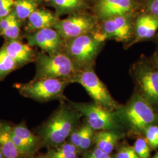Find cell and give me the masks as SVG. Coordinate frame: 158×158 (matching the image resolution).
<instances>
[{
  "instance_id": "6da1fadb",
  "label": "cell",
  "mask_w": 158,
  "mask_h": 158,
  "mask_svg": "<svg viewBox=\"0 0 158 158\" xmlns=\"http://www.w3.org/2000/svg\"><path fill=\"white\" fill-rule=\"evenodd\" d=\"M81 115L70 105L61 104L37 131L42 144L53 148L62 144L76 129Z\"/></svg>"
},
{
  "instance_id": "7a4b0ae2",
  "label": "cell",
  "mask_w": 158,
  "mask_h": 158,
  "mask_svg": "<svg viewBox=\"0 0 158 158\" xmlns=\"http://www.w3.org/2000/svg\"><path fill=\"white\" fill-rule=\"evenodd\" d=\"M123 119L136 132H144L152 125L158 124V112L136 90L127 104L116 110Z\"/></svg>"
},
{
  "instance_id": "3957f363",
  "label": "cell",
  "mask_w": 158,
  "mask_h": 158,
  "mask_svg": "<svg viewBox=\"0 0 158 158\" xmlns=\"http://www.w3.org/2000/svg\"><path fill=\"white\" fill-rule=\"evenodd\" d=\"M105 41L96 34H85L65 40L63 52L73 61L79 70L94 67L96 59Z\"/></svg>"
},
{
  "instance_id": "277c9868",
  "label": "cell",
  "mask_w": 158,
  "mask_h": 158,
  "mask_svg": "<svg viewBox=\"0 0 158 158\" xmlns=\"http://www.w3.org/2000/svg\"><path fill=\"white\" fill-rule=\"evenodd\" d=\"M136 90L158 112V71L149 58L142 55L130 69Z\"/></svg>"
},
{
  "instance_id": "5b68a950",
  "label": "cell",
  "mask_w": 158,
  "mask_h": 158,
  "mask_svg": "<svg viewBox=\"0 0 158 158\" xmlns=\"http://www.w3.org/2000/svg\"><path fill=\"white\" fill-rule=\"evenodd\" d=\"M79 69L72 59L63 51L56 54L45 52L39 55L36 61V73L34 80L43 78L70 80Z\"/></svg>"
},
{
  "instance_id": "8992f818",
  "label": "cell",
  "mask_w": 158,
  "mask_h": 158,
  "mask_svg": "<svg viewBox=\"0 0 158 158\" xmlns=\"http://www.w3.org/2000/svg\"><path fill=\"white\" fill-rule=\"evenodd\" d=\"M69 83L66 79L43 78L17 85L16 88L25 97L37 102H47L64 98L63 92Z\"/></svg>"
},
{
  "instance_id": "52a82bcc",
  "label": "cell",
  "mask_w": 158,
  "mask_h": 158,
  "mask_svg": "<svg viewBox=\"0 0 158 158\" xmlns=\"http://www.w3.org/2000/svg\"><path fill=\"white\" fill-rule=\"evenodd\" d=\"M137 13L114 16L102 21L100 22L99 31L97 34L104 41L115 40L123 42L125 49L129 48L134 40Z\"/></svg>"
},
{
  "instance_id": "ba28073f",
  "label": "cell",
  "mask_w": 158,
  "mask_h": 158,
  "mask_svg": "<svg viewBox=\"0 0 158 158\" xmlns=\"http://www.w3.org/2000/svg\"><path fill=\"white\" fill-rule=\"evenodd\" d=\"M94 67L80 70L70 80L71 83L81 85L96 104L111 111H116L120 106L111 96L106 86L96 74Z\"/></svg>"
},
{
  "instance_id": "9c48e42d",
  "label": "cell",
  "mask_w": 158,
  "mask_h": 158,
  "mask_svg": "<svg viewBox=\"0 0 158 158\" xmlns=\"http://www.w3.org/2000/svg\"><path fill=\"white\" fill-rule=\"evenodd\" d=\"M100 22L96 16L87 10L76 12L68 18L59 20L53 25L64 40L99 31Z\"/></svg>"
},
{
  "instance_id": "30bf717a",
  "label": "cell",
  "mask_w": 158,
  "mask_h": 158,
  "mask_svg": "<svg viewBox=\"0 0 158 158\" xmlns=\"http://www.w3.org/2000/svg\"><path fill=\"white\" fill-rule=\"evenodd\" d=\"M69 105L85 116L93 130H115L119 127L120 118L117 111L109 110L95 102H69Z\"/></svg>"
},
{
  "instance_id": "8fae6325",
  "label": "cell",
  "mask_w": 158,
  "mask_h": 158,
  "mask_svg": "<svg viewBox=\"0 0 158 158\" xmlns=\"http://www.w3.org/2000/svg\"><path fill=\"white\" fill-rule=\"evenodd\" d=\"M91 12L99 22L111 17L137 13L140 0H92Z\"/></svg>"
},
{
  "instance_id": "7c38bea8",
  "label": "cell",
  "mask_w": 158,
  "mask_h": 158,
  "mask_svg": "<svg viewBox=\"0 0 158 158\" xmlns=\"http://www.w3.org/2000/svg\"><path fill=\"white\" fill-rule=\"evenodd\" d=\"M29 45L37 46L48 54H56L63 51L65 40L55 29L46 28L26 35Z\"/></svg>"
},
{
  "instance_id": "4fadbf2b",
  "label": "cell",
  "mask_w": 158,
  "mask_h": 158,
  "mask_svg": "<svg viewBox=\"0 0 158 158\" xmlns=\"http://www.w3.org/2000/svg\"><path fill=\"white\" fill-rule=\"evenodd\" d=\"M14 142L23 158H32L42 144L40 137L29 130L25 121L12 126Z\"/></svg>"
},
{
  "instance_id": "5bb4252c",
  "label": "cell",
  "mask_w": 158,
  "mask_h": 158,
  "mask_svg": "<svg viewBox=\"0 0 158 158\" xmlns=\"http://www.w3.org/2000/svg\"><path fill=\"white\" fill-rule=\"evenodd\" d=\"M158 32V18L147 12L139 11L136 15L134 36L131 46L153 40Z\"/></svg>"
},
{
  "instance_id": "9a60e30c",
  "label": "cell",
  "mask_w": 158,
  "mask_h": 158,
  "mask_svg": "<svg viewBox=\"0 0 158 158\" xmlns=\"http://www.w3.org/2000/svg\"><path fill=\"white\" fill-rule=\"evenodd\" d=\"M12 126L8 122L0 121V151L4 158H23L12 139Z\"/></svg>"
},
{
  "instance_id": "2e32d148",
  "label": "cell",
  "mask_w": 158,
  "mask_h": 158,
  "mask_svg": "<svg viewBox=\"0 0 158 158\" xmlns=\"http://www.w3.org/2000/svg\"><path fill=\"white\" fill-rule=\"evenodd\" d=\"M59 20L57 15L52 12L36 9L29 17L26 28L29 31H36L42 29L53 28Z\"/></svg>"
},
{
  "instance_id": "e0dca14e",
  "label": "cell",
  "mask_w": 158,
  "mask_h": 158,
  "mask_svg": "<svg viewBox=\"0 0 158 158\" xmlns=\"http://www.w3.org/2000/svg\"><path fill=\"white\" fill-rule=\"evenodd\" d=\"M4 48L8 55L17 62V64L28 62L33 56L30 46L17 40H10Z\"/></svg>"
},
{
  "instance_id": "ac0fdd59",
  "label": "cell",
  "mask_w": 158,
  "mask_h": 158,
  "mask_svg": "<svg viewBox=\"0 0 158 158\" xmlns=\"http://www.w3.org/2000/svg\"><path fill=\"white\" fill-rule=\"evenodd\" d=\"M119 135L113 130H102L93 136V141L96 147L105 152H112L118 141Z\"/></svg>"
},
{
  "instance_id": "d6986e66",
  "label": "cell",
  "mask_w": 158,
  "mask_h": 158,
  "mask_svg": "<svg viewBox=\"0 0 158 158\" xmlns=\"http://www.w3.org/2000/svg\"><path fill=\"white\" fill-rule=\"evenodd\" d=\"M52 5L59 14H73L87 10L89 6L87 0H50Z\"/></svg>"
},
{
  "instance_id": "ffe728a7",
  "label": "cell",
  "mask_w": 158,
  "mask_h": 158,
  "mask_svg": "<svg viewBox=\"0 0 158 158\" xmlns=\"http://www.w3.org/2000/svg\"><path fill=\"white\" fill-rule=\"evenodd\" d=\"M79 150L70 142H64L59 146L51 149L46 155L50 158H77Z\"/></svg>"
},
{
  "instance_id": "44dd1931",
  "label": "cell",
  "mask_w": 158,
  "mask_h": 158,
  "mask_svg": "<svg viewBox=\"0 0 158 158\" xmlns=\"http://www.w3.org/2000/svg\"><path fill=\"white\" fill-rule=\"evenodd\" d=\"M38 6L36 0H15L14 12L19 20H24L28 18Z\"/></svg>"
},
{
  "instance_id": "7402d4cb",
  "label": "cell",
  "mask_w": 158,
  "mask_h": 158,
  "mask_svg": "<svg viewBox=\"0 0 158 158\" xmlns=\"http://www.w3.org/2000/svg\"><path fill=\"white\" fill-rule=\"evenodd\" d=\"M17 62L6 53L4 46L0 49V79H4L17 67Z\"/></svg>"
},
{
  "instance_id": "603a6c76",
  "label": "cell",
  "mask_w": 158,
  "mask_h": 158,
  "mask_svg": "<svg viewBox=\"0 0 158 158\" xmlns=\"http://www.w3.org/2000/svg\"><path fill=\"white\" fill-rule=\"evenodd\" d=\"M149 147L153 149L158 148V125H152L148 127L143 132Z\"/></svg>"
},
{
  "instance_id": "cb8c5ba5",
  "label": "cell",
  "mask_w": 158,
  "mask_h": 158,
  "mask_svg": "<svg viewBox=\"0 0 158 158\" xmlns=\"http://www.w3.org/2000/svg\"><path fill=\"white\" fill-rule=\"evenodd\" d=\"M136 153L141 158H149L150 148L146 140L143 138H138L133 147Z\"/></svg>"
},
{
  "instance_id": "d4e9b609",
  "label": "cell",
  "mask_w": 158,
  "mask_h": 158,
  "mask_svg": "<svg viewBox=\"0 0 158 158\" xmlns=\"http://www.w3.org/2000/svg\"><path fill=\"white\" fill-rule=\"evenodd\" d=\"M20 32V23L19 19L17 18L11 24L4 30L1 34L9 40H17L19 35Z\"/></svg>"
},
{
  "instance_id": "484cf974",
  "label": "cell",
  "mask_w": 158,
  "mask_h": 158,
  "mask_svg": "<svg viewBox=\"0 0 158 158\" xmlns=\"http://www.w3.org/2000/svg\"><path fill=\"white\" fill-rule=\"evenodd\" d=\"M140 11L147 12L158 18V0H140Z\"/></svg>"
},
{
  "instance_id": "4316f807",
  "label": "cell",
  "mask_w": 158,
  "mask_h": 158,
  "mask_svg": "<svg viewBox=\"0 0 158 158\" xmlns=\"http://www.w3.org/2000/svg\"><path fill=\"white\" fill-rule=\"evenodd\" d=\"M87 124L76 129L69 136V141L79 149L80 143L85 135V130L87 128Z\"/></svg>"
},
{
  "instance_id": "83f0119b",
  "label": "cell",
  "mask_w": 158,
  "mask_h": 158,
  "mask_svg": "<svg viewBox=\"0 0 158 158\" xmlns=\"http://www.w3.org/2000/svg\"><path fill=\"white\" fill-rule=\"evenodd\" d=\"M93 130L91 128L90 126L87 124V128L85 130L83 139L80 143L79 149L85 150L90 147L91 143L93 141Z\"/></svg>"
},
{
  "instance_id": "f1b7e54d",
  "label": "cell",
  "mask_w": 158,
  "mask_h": 158,
  "mask_svg": "<svg viewBox=\"0 0 158 158\" xmlns=\"http://www.w3.org/2000/svg\"><path fill=\"white\" fill-rule=\"evenodd\" d=\"M15 0H0V21L12 12Z\"/></svg>"
},
{
  "instance_id": "f546056e",
  "label": "cell",
  "mask_w": 158,
  "mask_h": 158,
  "mask_svg": "<svg viewBox=\"0 0 158 158\" xmlns=\"http://www.w3.org/2000/svg\"><path fill=\"white\" fill-rule=\"evenodd\" d=\"M115 158H141L136 153L133 147L122 148L117 153Z\"/></svg>"
},
{
  "instance_id": "4dcf8cb0",
  "label": "cell",
  "mask_w": 158,
  "mask_h": 158,
  "mask_svg": "<svg viewBox=\"0 0 158 158\" xmlns=\"http://www.w3.org/2000/svg\"><path fill=\"white\" fill-rule=\"evenodd\" d=\"M17 18V16L15 15L14 12H12L8 15L1 19L0 21V32H2L6 30Z\"/></svg>"
},
{
  "instance_id": "1f68e13d",
  "label": "cell",
  "mask_w": 158,
  "mask_h": 158,
  "mask_svg": "<svg viewBox=\"0 0 158 158\" xmlns=\"http://www.w3.org/2000/svg\"><path fill=\"white\" fill-rule=\"evenodd\" d=\"M83 158H111L110 154L104 152L100 149L96 147L90 152L87 153Z\"/></svg>"
},
{
  "instance_id": "d6a6232c",
  "label": "cell",
  "mask_w": 158,
  "mask_h": 158,
  "mask_svg": "<svg viewBox=\"0 0 158 158\" xmlns=\"http://www.w3.org/2000/svg\"><path fill=\"white\" fill-rule=\"evenodd\" d=\"M149 58L150 61L152 63L153 66L158 71V48L157 50L153 53L152 55Z\"/></svg>"
},
{
  "instance_id": "836d02e7",
  "label": "cell",
  "mask_w": 158,
  "mask_h": 158,
  "mask_svg": "<svg viewBox=\"0 0 158 158\" xmlns=\"http://www.w3.org/2000/svg\"><path fill=\"white\" fill-rule=\"evenodd\" d=\"M153 40L155 42V43L156 44V45H158V32L157 34L156 35V36H155V38L153 39Z\"/></svg>"
},
{
  "instance_id": "e575fe53",
  "label": "cell",
  "mask_w": 158,
  "mask_h": 158,
  "mask_svg": "<svg viewBox=\"0 0 158 158\" xmlns=\"http://www.w3.org/2000/svg\"><path fill=\"white\" fill-rule=\"evenodd\" d=\"M40 158H50L47 155H44V156H40Z\"/></svg>"
},
{
  "instance_id": "d590c367",
  "label": "cell",
  "mask_w": 158,
  "mask_h": 158,
  "mask_svg": "<svg viewBox=\"0 0 158 158\" xmlns=\"http://www.w3.org/2000/svg\"><path fill=\"white\" fill-rule=\"evenodd\" d=\"M0 158H4L3 155H2V153L1 152V151H0Z\"/></svg>"
},
{
  "instance_id": "8d00e7d4",
  "label": "cell",
  "mask_w": 158,
  "mask_h": 158,
  "mask_svg": "<svg viewBox=\"0 0 158 158\" xmlns=\"http://www.w3.org/2000/svg\"><path fill=\"white\" fill-rule=\"evenodd\" d=\"M152 158H158V153L157 154H156Z\"/></svg>"
}]
</instances>
